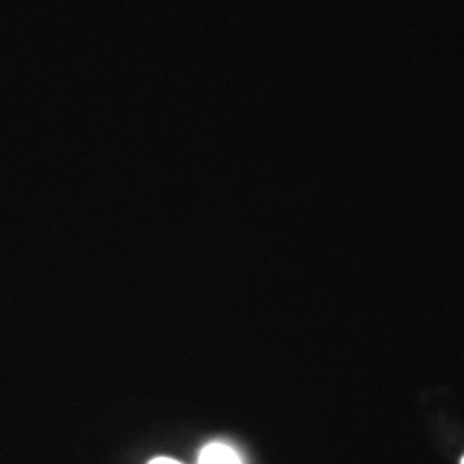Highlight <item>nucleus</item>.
Listing matches in <instances>:
<instances>
[{
    "label": "nucleus",
    "mask_w": 464,
    "mask_h": 464,
    "mask_svg": "<svg viewBox=\"0 0 464 464\" xmlns=\"http://www.w3.org/2000/svg\"><path fill=\"white\" fill-rule=\"evenodd\" d=\"M198 464H241L234 449L226 444H208L199 454Z\"/></svg>",
    "instance_id": "nucleus-1"
},
{
    "label": "nucleus",
    "mask_w": 464,
    "mask_h": 464,
    "mask_svg": "<svg viewBox=\"0 0 464 464\" xmlns=\"http://www.w3.org/2000/svg\"><path fill=\"white\" fill-rule=\"evenodd\" d=\"M150 464H181L179 461H174V459H169V458H157L153 459Z\"/></svg>",
    "instance_id": "nucleus-2"
},
{
    "label": "nucleus",
    "mask_w": 464,
    "mask_h": 464,
    "mask_svg": "<svg viewBox=\"0 0 464 464\" xmlns=\"http://www.w3.org/2000/svg\"><path fill=\"white\" fill-rule=\"evenodd\" d=\"M461 464H464V456H463V459H461Z\"/></svg>",
    "instance_id": "nucleus-3"
}]
</instances>
